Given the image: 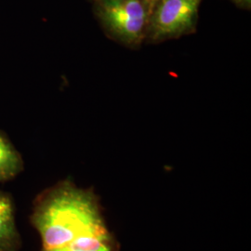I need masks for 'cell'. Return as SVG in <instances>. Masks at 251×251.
Returning a JSON list of instances; mask_svg holds the SVG:
<instances>
[{"mask_svg": "<svg viewBox=\"0 0 251 251\" xmlns=\"http://www.w3.org/2000/svg\"><path fill=\"white\" fill-rule=\"evenodd\" d=\"M22 157L9 140L0 133V182L14 178L23 170Z\"/></svg>", "mask_w": 251, "mask_h": 251, "instance_id": "6", "label": "cell"}, {"mask_svg": "<svg viewBox=\"0 0 251 251\" xmlns=\"http://www.w3.org/2000/svg\"><path fill=\"white\" fill-rule=\"evenodd\" d=\"M19 233L10 198L0 191V250L15 251Z\"/></svg>", "mask_w": 251, "mask_h": 251, "instance_id": "5", "label": "cell"}, {"mask_svg": "<svg viewBox=\"0 0 251 251\" xmlns=\"http://www.w3.org/2000/svg\"><path fill=\"white\" fill-rule=\"evenodd\" d=\"M235 6L240 9L250 10L251 8V0H231Z\"/></svg>", "mask_w": 251, "mask_h": 251, "instance_id": "7", "label": "cell"}, {"mask_svg": "<svg viewBox=\"0 0 251 251\" xmlns=\"http://www.w3.org/2000/svg\"><path fill=\"white\" fill-rule=\"evenodd\" d=\"M203 0H152L145 43L159 44L195 34Z\"/></svg>", "mask_w": 251, "mask_h": 251, "instance_id": "3", "label": "cell"}, {"mask_svg": "<svg viewBox=\"0 0 251 251\" xmlns=\"http://www.w3.org/2000/svg\"><path fill=\"white\" fill-rule=\"evenodd\" d=\"M105 36L130 50L145 43L152 0H93Z\"/></svg>", "mask_w": 251, "mask_h": 251, "instance_id": "2", "label": "cell"}, {"mask_svg": "<svg viewBox=\"0 0 251 251\" xmlns=\"http://www.w3.org/2000/svg\"><path fill=\"white\" fill-rule=\"evenodd\" d=\"M0 251H4V250H0Z\"/></svg>", "mask_w": 251, "mask_h": 251, "instance_id": "8", "label": "cell"}, {"mask_svg": "<svg viewBox=\"0 0 251 251\" xmlns=\"http://www.w3.org/2000/svg\"><path fill=\"white\" fill-rule=\"evenodd\" d=\"M45 251H119V244L108 228L85 233L62 248Z\"/></svg>", "mask_w": 251, "mask_h": 251, "instance_id": "4", "label": "cell"}, {"mask_svg": "<svg viewBox=\"0 0 251 251\" xmlns=\"http://www.w3.org/2000/svg\"><path fill=\"white\" fill-rule=\"evenodd\" d=\"M32 223L40 235L43 251L62 248L82 234L107 228L95 193L70 180L61 181L39 196Z\"/></svg>", "mask_w": 251, "mask_h": 251, "instance_id": "1", "label": "cell"}]
</instances>
